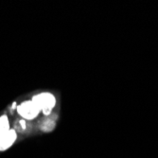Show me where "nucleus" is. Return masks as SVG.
Returning <instances> with one entry per match:
<instances>
[{
	"label": "nucleus",
	"mask_w": 158,
	"mask_h": 158,
	"mask_svg": "<svg viewBox=\"0 0 158 158\" xmlns=\"http://www.w3.org/2000/svg\"><path fill=\"white\" fill-rule=\"evenodd\" d=\"M31 100L40 108L41 111H43L46 116L51 112V110L56 105V98L53 96V94L48 92L38 94L34 96Z\"/></svg>",
	"instance_id": "obj_1"
},
{
	"label": "nucleus",
	"mask_w": 158,
	"mask_h": 158,
	"mask_svg": "<svg viewBox=\"0 0 158 158\" xmlns=\"http://www.w3.org/2000/svg\"><path fill=\"white\" fill-rule=\"evenodd\" d=\"M17 139V134L14 130H10L3 135L2 136H0V152H5L8 149H10L14 142Z\"/></svg>",
	"instance_id": "obj_3"
},
{
	"label": "nucleus",
	"mask_w": 158,
	"mask_h": 158,
	"mask_svg": "<svg viewBox=\"0 0 158 158\" xmlns=\"http://www.w3.org/2000/svg\"><path fill=\"white\" fill-rule=\"evenodd\" d=\"M10 130V121L7 116L0 117V136H2L6 133H8Z\"/></svg>",
	"instance_id": "obj_4"
},
{
	"label": "nucleus",
	"mask_w": 158,
	"mask_h": 158,
	"mask_svg": "<svg viewBox=\"0 0 158 158\" xmlns=\"http://www.w3.org/2000/svg\"><path fill=\"white\" fill-rule=\"evenodd\" d=\"M14 108H16V102H13V104H12V109L14 110Z\"/></svg>",
	"instance_id": "obj_6"
},
{
	"label": "nucleus",
	"mask_w": 158,
	"mask_h": 158,
	"mask_svg": "<svg viewBox=\"0 0 158 158\" xmlns=\"http://www.w3.org/2000/svg\"><path fill=\"white\" fill-rule=\"evenodd\" d=\"M17 113L26 120H32L40 114V108L32 102L27 100L17 106Z\"/></svg>",
	"instance_id": "obj_2"
},
{
	"label": "nucleus",
	"mask_w": 158,
	"mask_h": 158,
	"mask_svg": "<svg viewBox=\"0 0 158 158\" xmlns=\"http://www.w3.org/2000/svg\"><path fill=\"white\" fill-rule=\"evenodd\" d=\"M20 124H21V126H22L23 129H26V122H25V120H21L20 121Z\"/></svg>",
	"instance_id": "obj_5"
}]
</instances>
